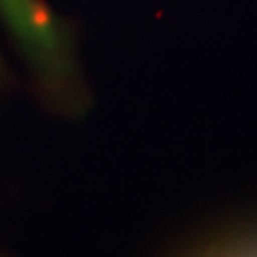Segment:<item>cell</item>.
Wrapping results in <instances>:
<instances>
[{"mask_svg": "<svg viewBox=\"0 0 257 257\" xmlns=\"http://www.w3.org/2000/svg\"><path fill=\"white\" fill-rule=\"evenodd\" d=\"M0 11L47 82L56 88H67L73 99L77 75L71 43L47 7L41 0H0Z\"/></svg>", "mask_w": 257, "mask_h": 257, "instance_id": "1", "label": "cell"}, {"mask_svg": "<svg viewBox=\"0 0 257 257\" xmlns=\"http://www.w3.org/2000/svg\"><path fill=\"white\" fill-rule=\"evenodd\" d=\"M199 257H257V234H240L210 246Z\"/></svg>", "mask_w": 257, "mask_h": 257, "instance_id": "2", "label": "cell"}]
</instances>
